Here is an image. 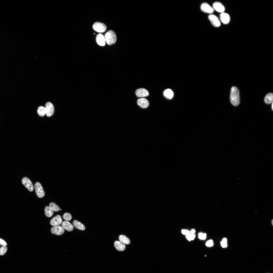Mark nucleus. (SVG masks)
I'll return each instance as SVG.
<instances>
[{
    "label": "nucleus",
    "instance_id": "obj_2",
    "mask_svg": "<svg viewBox=\"0 0 273 273\" xmlns=\"http://www.w3.org/2000/svg\"><path fill=\"white\" fill-rule=\"evenodd\" d=\"M105 38L107 43L111 45L115 43L117 40L115 33L112 30H109L105 34Z\"/></svg>",
    "mask_w": 273,
    "mask_h": 273
},
{
    "label": "nucleus",
    "instance_id": "obj_3",
    "mask_svg": "<svg viewBox=\"0 0 273 273\" xmlns=\"http://www.w3.org/2000/svg\"><path fill=\"white\" fill-rule=\"evenodd\" d=\"M34 188L37 195L39 198L43 197L44 196L45 193L41 184L39 182H36L34 185Z\"/></svg>",
    "mask_w": 273,
    "mask_h": 273
},
{
    "label": "nucleus",
    "instance_id": "obj_22",
    "mask_svg": "<svg viewBox=\"0 0 273 273\" xmlns=\"http://www.w3.org/2000/svg\"><path fill=\"white\" fill-rule=\"evenodd\" d=\"M45 215L48 217L52 216L54 213V211L49 207L46 206L44 209Z\"/></svg>",
    "mask_w": 273,
    "mask_h": 273
},
{
    "label": "nucleus",
    "instance_id": "obj_25",
    "mask_svg": "<svg viewBox=\"0 0 273 273\" xmlns=\"http://www.w3.org/2000/svg\"><path fill=\"white\" fill-rule=\"evenodd\" d=\"M63 218L65 220L69 221L72 218V216L70 213H65L63 215Z\"/></svg>",
    "mask_w": 273,
    "mask_h": 273
},
{
    "label": "nucleus",
    "instance_id": "obj_16",
    "mask_svg": "<svg viewBox=\"0 0 273 273\" xmlns=\"http://www.w3.org/2000/svg\"><path fill=\"white\" fill-rule=\"evenodd\" d=\"M61 225L63 228L67 231H71L73 230V225L68 221H63Z\"/></svg>",
    "mask_w": 273,
    "mask_h": 273
},
{
    "label": "nucleus",
    "instance_id": "obj_17",
    "mask_svg": "<svg viewBox=\"0 0 273 273\" xmlns=\"http://www.w3.org/2000/svg\"><path fill=\"white\" fill-rule=\"evenodd\" d=\"M114 245L116 249L119 251H124L125 248V246L124 244L120 241H118L115 242Z\"/></svg>",
    "mask_w": 273,
    "mask_h": 273
},
{
    "label": "nucleus",
    "instance_id": "obj_6",
    "mask_svg": "<svg viewBox=\"0 0 273 273\" xmlns=\"http://www.w3.org/2000/svg\"><path fill=\"white\" fill-rule=\"evenodd\" d=\"M208 18L214 26L218 27L220 26L221 23L220 20L216 16L211 14L209 16Z\"/></svg>",
    "mask_w": 273,
    "mask_h": 273
},
{
    "label": "nucleus",
    "instance_id": "obj_11",
    "mask_svg": "<svg viewBox=\"0 0 273 273\" xmlns=\"http://www.w3.org/2000/svg\"><path fill=\"white\" fill-rule=\"evenodd\" d=\"M135 93L137 96L139 97H147L149 95L148 91L144 88H140L136 89Z\"/></svg>",
    "mask_w": 273,
    "mask_h": 273
},
{
    "label": "nucleus",
    "instance_id": "obj_36",
    "mask_svg": "<svg viewBox=\"0 0 273 273\" xmlns=\"http://www.w3.org/2000/svg\"><path fill=\"white\" fill-rule=\"evenodd\" d=\"M60 210H61V209H60Z\"/></svg>",
    "mask_w": 273,
    "mask_h": 273
},
{
    "label": "nucleus",
    "instance_id": "obj_35",
    "mask_svg": "<svg viewBox=\"0 0 273 273\" xmlns=\"http://www.w3.org/2000/svg\"><path fill=\"white\" fill-rule=\"evenodd\" d=\"M272 110H273V103H272Z\"/></svg>",
    "mask_w": 273,
    "mask_h": 273
},
{
    "label": "nucleus",
    "instance_id": "obj_33",
    "mask_svg": "<svg viewBox=\"0 0 273 273\" xmlns=\"http://www.w3.org/2000/svg\"><path fill=\"white\" fill-rule=\"evenodd\" d=\"M190 234H188L186 235V238L189 241H190L191 240V237H190Z\"/></svg>",
    "mask_w": 273,
    "mask_h": 273
},
{
    "label": "nucleus",
    "instance_id": "obj_21",
    "mask_svg": "<svg viewBox=\"0 0 273 273\" xmlns=\"http://www.w3.org/2000/svg\"><path fill=\"white\" fill-rule=\"evenodd\" d=\"M273 95L272 93L268 94L265 96L264 101L267 104H270L272 103Z\"/></svg>",
    "mask_w": 273,
    "mask_h": 273
},
{
    "label": "nucleus",
    "instance_id": "obj_34",
    "mask_svg": "<svg viewBox=\"0 0 273 273\" xmlns=\"http://www.w3.org/2000/svg\"><path fill=\"white\" fill-rule=\"evenodd\" d=\"M195 230L194 229H193L191 231H190L191 233H192V234H194V233H195Z\"/></svg>",
    "mask_w": 273,
    "mask_h": 273
},
{
    "label": "nucleus",
    "instance_id": "obj_10",
    "mask_svg": "<svg viewBox=\"0 0 273 273\" xmlns=\"http://www.w3.org/2000/svg\"><path fill=\"white\" fill-rule=\"evenodd\" d=\"M213 8L218 12L221 13L224 12L225 10L224 6L220 3L218 2H214L213 4Z\"/></svg>",
    "mask_w": 273,
    "mask_h": 273
},
{
    "label": "nucleus",
    "instance_id": "obj_5",
    "mask_svg": "<svg viewBox=\"0 0 273 273\" xmlns=\"http://www.w3.org/2000/svg\"><path fill=\"white\" fill-rule=\"evenodd\" d=\"M22 183L28 190L30 192L32 191L34 187L32 183L28 178L25 177L22 179Z\"/></svg>",
    "mask_w": 273,
    "mask_h": 273
},
{
    "label": "nucleus",
    "instance_id": "obj_32",
    "mask_svg": "<svg viewBox=\"0 0 273 273\" xmlns=\"http://www.w3.org/2000/svg\"><path fill=\"white\" fill-rule=\"evenodd\" d=\"M190 237L191 240H193L195 237V235L194 234L190 233Z\"/></svg>",
    "mask_w": 273,
    "mask_h": 273
},
{
    "label": "nucleus",
    "instance_id": "obj_7",
    "mask_svg": "<svg viewBox=\"0 0 273 273\" xmlns=\"http://www.w3.org/2000/svg\"><path fill=\"white\" fill-rule=\"evenodd\" d=\"M45 108L46 114L47 117H50L53 115L54 112V107L52 103L50 102H47L45 105Z\"/></svg>",
    "mask_w": 273,
    "mask_h": 273
},
{
    "label": "nucleus",
    "instance_id": "obj_19",
    "mask_svg": "<svg viewBox=\"0 0 273 273\" xmlns=\"http://www.w3.org/2000/svg\"><path fill=\"white\" fill-rule=\"evenodd\" d=\"M164 96L167 98L171 99L173 97L174 93L173 91L170 89H166L164 92Z\"/></svg>",
    "mask_w": 273,
    "mask_h": 273
},
{
    "label": "nucleus",
    "instance_id": "obj_24",
    "mask_svg": "<svg viewBox=\"0 0 273 273\" xmlns=\"http://www.w3.org/2000/svg\"><path fill=\"white\" fill-rule=\"evenodd\" d=\"M49 206V207L53 211L57 212L60 209L59 207L54 203L51 202Z\"/></svg>",
    "mask_w": 273,
    "mask_h": 273
},
{
    "label": "nucleus",
    "instance_id": "obj_4",
    "mask_svg": "<svg viewBox=\"0 0 273 273\" xmlns=\"http://www.w3.org/2000/svg\"><path fill=\"white\" fill-rule=\"evenodd\" d=\"M93 29L99 33L104 32L106 29V25L103 23L99 22L95 23L93 25Z\"/></svg>",
    "mask_w": 273,
    "mask_h": 273
},
{
    "label": "nucleus",
    "instance_id": "obj_15",
    "mask_svg": "<svg viewBox=\"0 0 273 273\" xmlns=\"http://www.w3.org/2000/svg\"><path fill=\"white\" fill-rule=\"evenodd\" d=\"M96 41L97 44L100 46H104L105 45L106 41L105 37L101 34H99L97 35Z\"/></svg>",
    "mask_w": 273,
    "mask_h": 273
},
{
    "label": "nucleus",
    "instance_id": "obj_30",
    "mask_svg": "<svg viewBox=\"0 0 273 273\" xmlns=\"http://www.w3.org/2000/svg\"><path fill=\"white\" fill-rule=\"evenodd\" d=\"M181 232L183 234L186 235L191 233L190 231L186 230H182Z\"/></svg>",
    "mask_w": 273,
    "mask_h": 273
},
{
    "label": "nucleus",
    "instance_id": "obj_13",
    "mask_svg": "<svg viewBox=\"0 0 273 273\" xmlns=\"http://www.w3.org/2000/svg\"><path fill=\"white\" fill-rule=\"evenodd\" d=\"M221 21L224 24H228L230 20V17L228 13L224 12L221 13L220 16Z\"/></svg>",
    "mask_w": 273,
    "mask_h": 273
},
{
    "label": "nucleus",
    "instance_id": "obj_20",
    "mask_svg": "<svg viewBox=\"0 0 273 273\" xmlns=\"http://www.w3.org/2000/svg\"><path fill=\"white\" fill-rule=\"evenodd\" d=\"M120 241L125 244H128L130 243L129 239L125 235H121L119 237Z\"/></svg>",
    "mask_w": 273,
    "mask_h": 273
},
{
    "label": "nucleus",
    "instance_id": "obj_31",
    "mask_svg": "<svg viewBox=\"0 0 273 273\" xmlns=\"http://www.w3.org/2000/svg\"><path fill=\"white\" fill-rule=\"evenodd\" d=\"M0 245H2V246H6L7 245V244L4 240L0 238Z\"/></svg>",
    "mask_w": 273,
    "mask_h": 273
},
{
    "label": "nucleus",
    "instance_id": "obj_27",
    "mask_svg": "<svg viewBox=\"0 0 273 273\" xmlns=\"http://www.w3.org/2000/svg\"><path fill=\"white\" fill-rule=\"evenodd\" d=\"M220 243L222 247H226L227 246V239L226 238H223L222 241L220 242Z\"/></svg>",
    "mask_w": 273,
    "mask_h": 273
},
{
    "label": "nucleus",
    "instance_id": "obj_12",
    "mask_svg": "<svg viewBox=\"0 0 273 273\" xmlns=\"http://www.w3.org/2000/svg\"><path fill=\"white\" fill-rule=\"evenodd\" d=\"M62 222V220L60 216L58 215L53 217L51 220L50 224L53 226L59 225Z\"/></svg>",
    "mask_w": 273,
    "mask_h": 273
},
{
    "label": "nucleus",
    "instance_id": "obj_29",
    "mask_svg": "<svg viewBox=\"0 0 273 273\" xmlns=\"http://www.w3.org/2000/svg\"><path fill=\"white\" fill-rule=\"evenodd\" d=\"M213 244L214 243L213 240H210L206 242V245L207 246L210 247L213 246Z\"/></svg>",
    "mask_w": 273,
    "mask_h": 273
},
{
    "label": "nucleus",
    "instance_id": "obj_14",
    "mask_svg": "<svg viewBox=\"0 0 273 273\" xmlns=\"http://www.w3.org/2000/svg\"><path fill=\"white\" fill-rule=\"evenodd\" d=\"M137 104L141 107L145 108H147L149 105V103L147 99L145 98H142L138 99Z\"/></svg>",
    "mask_w": 273,
    "mask_h": 273
},
{
    "label": "nucleus",
    "instance_id": "obj_28",
    "mask_svg": "<svg viewBox=\"0 0 273 273\" xmlns=\"http://www.w3.org/2000/svg\"><path fill=\"white\" fill-rule=\"evenodd\" d=\"M206 233H199L198 234V238L201 240H204L206 238Z\"/></svg>",
    "mask_w": 273,
    "mask_h": 273
},
{
    "label": "nucleus",
    "instance_id": "obj_18",
    "mask_svg": "<svg viewBox=\"0 0 273 273\" xmlns=\"http://www.w3.org/2000/svg\"><path fill=\"white\" fill-rule=\"evenodd\" d=\"M73 224L74 226L78 229L82 230H84L85 229V227L84 225L77 220H74L73 221Z\"/></svg>",
    "mask_w": 273,
    "mask_h": 273
},
{
    "label": "nucleus",
    "instance_id": "obj_1",
    "mask_svg": "<svg viewBox=\"0 0 273 273\" xmlns=\"http://www.w3.org/2000/svg\"><path fill=\"white\" fill-rule=\"evenodd\" d=\"M230 100L231 103L234 106H237L239 104V92L238 88L235 86H233L231 88Z\"/></svg>",
    "mask_w": 273,
    "mask_h": 273
},
{
    "label": "nucleus",
    "instance_id": "obj_8",
    "mask_svg": "<svg viewBox=\"0 0 273 273\" xmlns=\"http://www.w3.org/2000/svg\"><path fill=\"white\" fill-rule=\"evenodd\" d=\"M200 9L203 12L208 13L212 14L214 11L213 8L206 3H203L201 4Z\"/></svg>",
    "mask_w": 273,
    "mask_h": 273
},
{
    "label": "nucleus",
    "instance_id": "obj_26",
    "mask_svg": "<svg viewBox=\"0 0 273 273\" xmlns=\"http://www.w3.org/2000/svg\"><path fill=\"white\" fill-rule=\"evenodd\" d=\"M7 250V248L5 246H3L0 248V255H3L6 252Z\"/></svg>",
    "mask_w": 273,
    "mask_h": 273
},
{
    "label": "nucleus",
    "instance_id": "obj_9",
    "mask_svg": "<svg viewBox=\"0 0 273 273\" xmlns=\"http://www.w3.org/2000/svg\"><path fill=\"white\" fill-rule=\"evenodd\" d=\"M52 233L57 235H62L64 232V230L62 226L59 225L54 226L51 228Z\"/></svg>",
    "mask_w": 273,
    "mask_h": 273
},
{
    "label": "nucleus",
    "instance_id": "obj_23",
    "mask_svg": "<svg viewBox=\"0 0 273 273\" xmlns=\"http://www.w3.org/2000/svg\"><path fill=\"white\" fill-rule=\"evenodd\" d=\"M37 112L38 115L41 117L44 116L46 114V109L45 107L43 106H40L37 109Z\"/></svg>",
    "mask_w": 273,
    "mask_h": 273
}]
</instances>
